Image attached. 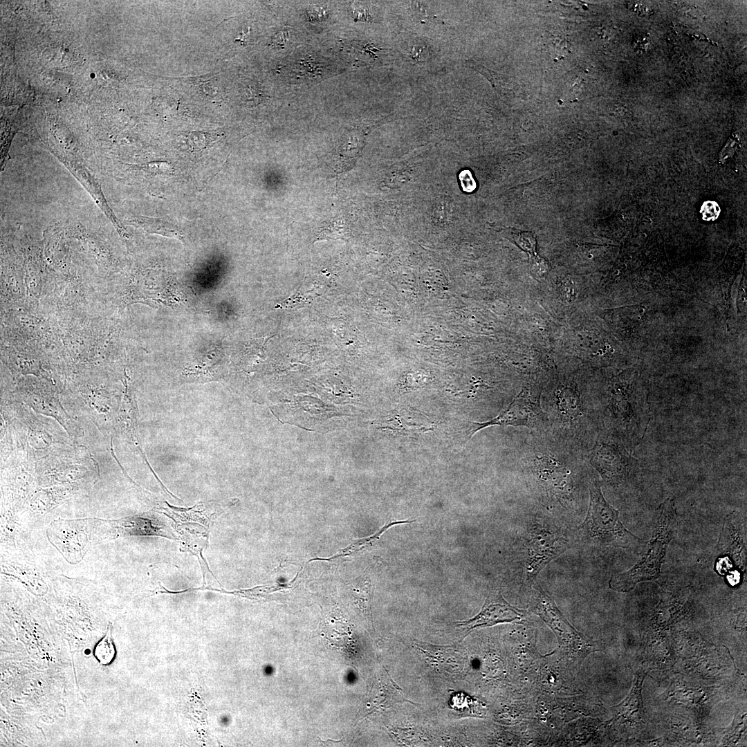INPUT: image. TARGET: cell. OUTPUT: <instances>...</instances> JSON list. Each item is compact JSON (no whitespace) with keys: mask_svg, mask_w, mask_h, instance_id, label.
Masks as SVG:
<instances>
[{"mask_svg":"<svg viewBox=\"0 0 747 747\" xmlns=\"http://www.w3.org/2000/svg\"><path fill=\"white\" fill-rule=\"evenodd\" d=\"M652 526V537L644 546L638 561L627 571L615 573L610 578L609 586L612 590L628 592L638 583L655 581L660 577L667 548L678 527L672 499H666L655 510Z\"/></svg>","mask_w":747,"mask_h":747,"instance_id":"obj_1","label":"cell"},{"mask_svg":"<svg viewBox=\"0 0 747 747\" xmlns=\"http://www.w3.org/2000/svg\"><path fill=\"white\" fill-rule=\"evenodd\" d=\"M605 407L612 428L633 452L642 441L650 421L647 391L638 374L633 372L615 383Z\"/></svg>","mask_w":747,"mask_h":747,"instance_id":"obj_2","label":"cell"},{"mask_svg":"<svg viewBox=\"0 0 747 747\" xmlns=\"http://www.w3.org/2000/svg\"><path fill=\"white\" fill-rule=\"evenodd\" d=\"M580 531L587 542L596 546L633 549L643 542L624 526L619 510L607 501L596 479L589 484V507Z\"/></svg>","mask_w":747,"mask_h":747,"instance_id":"obj_3","label":"cell"},{"mask_svg":"<svg viewBox=\"0 0 747 747\" xmlns=\"http://www.w3.org/2000/svg\"><path fill=\"white\" fill-rule=\"evenodd\" d=\"M530 587V610L551 628L562 649L579 658H584L592 652L600 651L599 643L589 639L577 630L562 614L553 599L540 584L533 583Z\"/></svg>","mask_w":747,"mask_h":747,"instance_id":"obj_4","label":"cell"},{"mask_svg":"<svg viewBox=\"0 0 747 747\" xmlns=\"http://www.w3.org/2000/svg\"><path fill=\"white\" fill-rule=\"evenodd\" d=\"M524 579L531 587L541 571L569 548L566 535L553 524L535 520L525 535Z\"/></svg>","mask_w":747,"mask_h":747,"instance_id":"obj_5","label":"cell"},{"mask_svg":"<svg viewBox=\"0 0 747 747\" xmlns=\"http://www.w3.org/2000/svg\"><path fill=\"white\" fill-rule=\"evenodd\" d=\"M590 462L605 481L615 486L626 481L639 465L616 435L605 436L597 441Z\"/></svg>","mask_w":747,"mask_h":747,"instance_id":"obj_6","label":"cell"},{"mask_svg":"<svg viewBox=\"0 0 747 747\" xmlns=\"http://www.w3.org/2000/svg\"><path fill=\"white\" fill-rule=\"evenodd\" d=\"M744 518L738 511H733L724 519L717 544V569L719 571H744L746 562V528Z\"/></svg>","mask_w":747,"mask_h":747,"instance_id":"obj_7","label":"cell"},{"mask_svg":"<svg viewBox=\"0 0 747 747\" xmlns=\"http://www.w3.org/2000/svg\"><path fill=\"white\" fill-rule=\"evenodd\" d=\"M526 612L508 603L499 590L489 592L481 611L473 618L457 622L466 631L506 622H521Z\"/></svg>","mask_w":747,"mask_h":747,"instance_id":"obj_8","label":"cell"},{"mask_svg":"<svg viewBox=\"0 0 747 747\" xmlns=\"http://www.w3.org/2000/svg\"><path fill=\"white\" fill-rule=\"evenodd\" d=\"M540 412V405L533 400L528 391L522 389L508 407L497 416L487 421L471 422L472 427L468 440L479 430L494 425L526 427L533 425L537 420Z\"/></svg>","mask_w":747,"mask_h":747,"instance_id":"obj_9","label":"cell"},{"mask_svg":"<svg viewBox=\"0 0 747 747\" xmlns=\"http://www.w3.org/2000/svg\"><path fill=\"white\" fill-rule=\"evenodd\" d=\"M535 470L539 480L549 492L560 497H566L571 493V472L560 461L550 456H538Z\"/></svg>","mask_w":747,"mask_h":747,"instance_id":"obj_10","label":"cell"},{"mask_svg":"<svg viewBox=\"0 0 747 747\" xmlns=\"http://www.w3.org/2000/svg\"><path fill=\"white\" fill-rule=\"evenodd\" d=\"M158 520L145 517H128L118 521L120 533L124 535H158L174 537Z\"/></svg>","mask_w":747,"mask_h":747,"instance_id":"obj_11","label":"cell"},{"mask_svg":"<svg viewBox=\"0 0 747 747\" xmlns=\"http://www.w3.org/2000/svg\"><path fill=\"white\" fill-rule=\"evenodd\" d=\"M643 669L634 674L633 685L627 697L617 706L616 714L627 719H638L643 714L642 685L646 676Z\"/></svg>","mask_w":747,"mask_h":747,"instance_id":"obj_12","label":"cell"},{"mask_svg":"<svg viewBox=\"0 0 747 747\" xmlns=\"http://www.w3.org/2000/svg\"><path fill=\"white\" fill-rule=\"evenodd\" d=\"M414 522V520H410V519L390 522L389 523H387L385 526H383L378 531H377L374 535H371L368 536L367 537L361 538V539H359V540H357L354 541L353 543H351V544L347 546L346 548H344L342 550H341L340 551H339L337 554H335V555H333V556H331L330 557H327V558L317 557V558L311 560H325V561H336V562L340 561L342 559H343L344 557H347L352 555H356V554H357L358 553H360V552H362V551L371 547L380 539V536L386 531H387L389 528H391L392 526H394L395 525H398V524L412 523Z\"/></svg>","mask_w":747,"mask_h":747,"instance_id":"obj_13","label":"cell"},{"mask_svg":"<svg viewBox=\"0 0 747 747\" xmlns=\"http://www.w3.org/2000/svg\"><path fill=\"white\" fill-rule=\"evenodd\" d=\"M580 398L573 390L566 388L557 394V406L562 415L566 418H575L580 412Z\"/></svg>","mask_w":747,"mask_h":747,"instance_id":"obj_14","label":"cell"},{"mask_svg":"<svg viewBox=\"0 0 747 747\" xmlns=\"http://www.w3.org/2000/svg\"><path fill=\"white\" fill-rule=\"evenodd\" d=\"M94 653L98 661L104 665L109 663L114 658L115 647L110 627H109L105 636L95 647Z\"/></svg>","mask_w":747,"mask_h":747,"instance_id":"obj_15","label":"cell"},{"mask_svg":"<svg viewBox=\"0 0 747 747\" xmlns=\"http://www.w3.org/2000/svg\"><path fill=\"white\" fill-rule=\"evenodd\" d=\"M506 233L523 250L532 255L535 253V239L531 232L509 228Z\"/></svg>","mask_w":747,"mask_h":747,"instance_id":"obj_16","label":"cell"},{"mask_svg":"<svg viewBox=\"0 0 747 747\" xmlns=\"http://www.w3.org/2000/svg\"><path fill=\"white\" fill-rule=\"evenodd\" d=\"M411 54L416 62L426 61L430 56L427 44L421 39H416L411 46Z\"/></svg>","mask_w":747,"mask_h":747,"instance_id":"obj_17","label":"cell"},{"mask_svg":"<svg viewBox=\"0 0 747 747\" xmlns=\"http://www.w3.org/2000/svg\"><path fill=\"white\" fill-rule=\"evenodd\" d=\"M720 212V207L715 201H705L700 209L703 219L708 221L716 220L719 217Z\"/></svg>","mask_w":747,"mask_h":747,"instance_id":"obj_18","label":"cell"},{"mask_svg":"<svg viewBox=\"0 0 747 747\" xmlns=\"http://www.w3.org/2000/svg\"><path fill=\"white\" fill-rule=\"evenodd\" d=\"M459 177L461 187H462L463 191H465L466 192H472L476 189V187H477L476 182H475L473 176H472L471 172L469 170H468V169L463 170L460 173Z\"/></svg>","mask_w":747,"mask_h":747,"instance_id":"obj_19","label":"cell"},{"mask_svg":"<svg viewBox=\"0 0 747 747\" xmlns=\"http://www.w3.org/2000/svg\"><path fill=\"white\" fill-rule=\"evenodd\" d=\"M630 8H632L634 12H638L640 15H641V14H645H645H647V13L649 12V10L647 9L646 6L645 4H643V3H632V4H631Z\"/></svg>","mask_w":747,"mask_h":747,"instance_id":"obj_20","label":"cell"},{"mask_svg":"<svg viewBox=\"0 0 747 747\" xmlns=\"http://www.w3.org/2000/svg\"><path fill=\"white\" fill-rule=\"evenodd\" d=\"M285 35L286 33L283 31L280 32L277 35H275L273 40V43L275 44L276 45L282 44L284 42H285V37H284V35Z\"/></svg>","mask_w":747,"mask_h":747,"instance_id":"obj_21","label":"cell"}]
</instances>
